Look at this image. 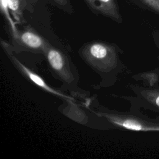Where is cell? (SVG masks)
<instances>
[{
	"label": "cell",
	"instance_id": "9",
	"mask_svg": "<svg viewBox=\"0 0 159 159\" xmlns=\"http://www.w3.org/2000/svg\"><path fill=\"white\" fill-rule=\"evenodd\" d=\"M8 7L14 12H18L19 9V0H7Z\"/></svg>",
	"mask_w": 159,
	"mask_h": 159
},
{
	"label": "cell",
	"instance_id": "5",
	"mask_svg": "<svg viewBox=\"0 0 159 159\" xmlns=\"http://www.w3.org/2000/svg\"><path fill=\"white\" fill-rule=\"evenodd\" d=\"M132 89L143 107L159 113V86H132Z\"/></svg>",
	"mask_w": 159,
	"mask_h": 159
},
{
	"label": "cell",
	"instance_id": "3",
	"mask_svg": "<svg viewBox=\"0 0 159 159\" xmlns=\"http://www.w3.org/2000/svg\"><path fill=\"white\" fill-rule=\"evenodd\" d=\"M1 45L5 53H6L7 57L9 58L12 63L14 64L15 67L20 72L22 75H23L30 82H32L33 84L37 86L38 87L42 88L44 91L48 93H52L55 96L63 98L71 101L74 100L73 98H71L70 96H67L65 94H63L60 91H57L54 88H52L45 82V81L40 75H37L34 71H32L26 66H25L23 63H22L19 60V59L13 54V52H12L13 49L11 47V46H10L9 44H8L6 42L1 41Z\"/></svg>",
	"mask_w": 159,
	"mask_h": 159
},
{
	"label": "cell",
	"instance_id": "7",
	"mask_svg": "<svg viewBox=\"0 0 159 159\" xmlns=\"http://www.w3.org/2000/svg\"><path fill=\"white\" fill-rule=\"evenodd\" d=\"M84 1L94 12L111 18L114 20L119 21L120 17L115 0H84Z\"/></svg>",
	"mask_w": 159,
	"mask_h": 159
},
{
	"label": "cell",
	"instance_id": "10",
	"mask_svg": "<svg viewBox=\"0 0 159 159\" xmlns=\"http://www.w3.org/2000/svg\"><path fill=\"white\" fill-rule=\"evenodd\" d=\"M153 41H154V43L155 45V46L157 47V48H158V51H159V34L158 33H156L153 35ZM158 58V60L159 61V56L157 57Z\"/></svg>",
	"mask_w": 159,
	"mask_h": 159
},
{
	"label": "cell",
	"instance_id": "4",
	"mask_svg": "<svg viewBox=\"0 0 159 159\" xmlns=\"http://www.w3.org/2000/svg\"><path fill=\"white\" fill-rule=\"evenodd\" d=\"M43 53L51 69L61 80L66 82H70L73 80L68 60L60 50L48 44Z\"/></svg>",
	"mask_w": 159,
	"mask_h": 159
},
{
	"label": "cell",
	"instance_id": "1",
	"mask_svg": "<svg viewBox=\"0 0 159 159\" xmlns=\"http://www.w3.org/2000/svg\"><path fill=\"white\" fill-rule=\"evenodd\" d=\"M81 54L91 66L101 71H108L117 65V57L114 47L105 42H90L82 48Z\"/></svg>",
	"mask_w": 159,
	"mask_h": 159
},
{
	"label": "cell",
	"instance_id": "8",
	"mask_svg": "<svg viewBox=\"0 0 159 159\" xmlns=\"http://www.w3.org/2000/svg\"><path fill=\"white\" fill-rule=\"evenodd\" d=\"M52 1H54L58 7H60V8H62L63 10L70 11L71 6L68 0H52Z\"/></svg>",
	"mask_w": 159,
	"mask_h": 159
},
{
	"label": "cell",
	"instance_id": "6",
	"mask_svg": "<svg viewBox=\"0 0 159 159\" xmlns=\"http://www.w3.org/2000/svg\"><path fill=\"white\" fill-rule=\"evenodd\" d=\"M17 43L25 50L34 52L44 53L48 43L40 35L31 29H26L14 37Z\"/></svg>",
	"mask_w": 159,
	"mask_h": 159
},
{
	"label": "cell",
	"instance_id": "2",
	"mask_svg": "<svg viewBox=\"0 0 159 159\" xmlns=\"http://www.w3.org/2000/svg\"><path fill=\"white\" fill-rule=\"evenodd\" d=\"M96 114L121 129L139 132H159V119L113 111H98Z\"/></svg>",
	"mask_w": 159,
	"mask_h": 159
}]
</instances>
